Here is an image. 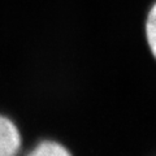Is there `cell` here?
Segmentation results:
<instances>
[{
  "instance_id": "1",
  "label": "cell",
  "mask_w": 156,
  "mask_h": 156,
  "mask_svg": "<svg viewBox=\"0 0 156 156\" xmlns=\"http://www.w3.org/2000/svg\"><path fill=\"white\" fill-rule=\"evenodd\" d=\"M22 135L16 122L0 113V156H21Z\"/></svg>"
},
{
  "instance_id": "2",
  "label": "cell",
  "mask_w": 156,
  "mask_h": 156,
  "mask_svg": "<svg viewBox=\"0 0 156 156\" xmlns=\"http://www.w3.org/2000/svg\"><path fill=\"white\" fill-rule=\"evenodd\" d=\"M21 156H73L69 148L53 139H43Z\"/></svg>"
},
{
  "instance_id": "3",
  "label": "cell",
  "mask_w": 156,
  "mask_h": 156,
  "mask_svg": "<svg viewBox=\"0 0 156 156\" xmlns=\"http://www.w3.org/2000/svg\"><path fill=\"white\" fill-rule=\"evenodd\" d=\"M144 31H146V41H147L150 52L156 60V2L148 9L144 23Z\"/></svg>"
}]
</instances>
